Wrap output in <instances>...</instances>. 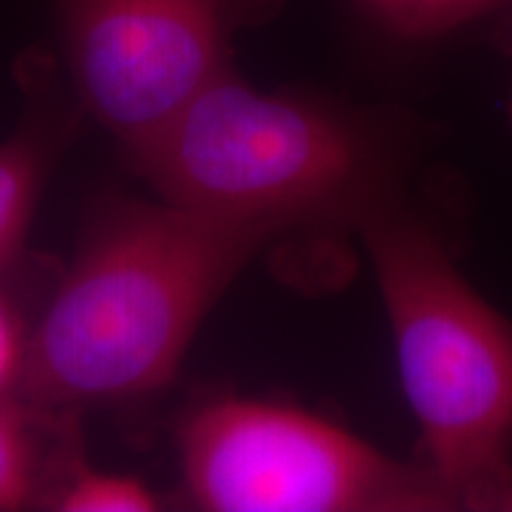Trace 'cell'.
<instances>
[{"label": "cell", "mask_w": 512, "mask_h": 512, "mask_svg": "<svg viewBox=\"0 0 512 512\" xmlns=\"http://www.w3.org/2000/svg\"><path fill=\"white\" fill-rule=\"evenodd\" d=\"M290 228L164 200L117 211L76 256L24 351V396L74 406L155 392L216 299Z\"/></svg>", "instance_id": "obj_1"}, {"label": "cell", "mask_w": 512, "mask_h": 512, "mask_svg": "<svg viewBox=\"0 0 512 512\" xmlns=\"http://www.w3.org/2000/svg\"><path fill=\"white\" fill-rule=\"evenodd\" d=\"M356 226L392 325L427 470L453 510H496L512 482V320L406 211L373 197Z\"/></svg>", "instance_id": "obj_2"}, {"label": "cell", "mask_w": 512, "mask_h": 512, "mask_svg": "<svg viewBox=\"0 0 512 512\" xmlns=\"http://www.w3.org/2000/svg\"><path fill=\"white\" fill-rule=\"evenodd\" d=\"M131 155L164 202L211 214L356 221L377 197L368 143L349 119L254 91L230 67Z\"/></svg>", "instance_id": "obj_3"}, {"label": "cell", "mask_w": 512, "mask_h": 512, "mask_svg": "<svg viewBox=\"0 0 512 512\" xmlns=\"http://www.w3.org/2000/svg\"><path fill=\"white\" fill-rule=\"evenodd\" d=\"M188 501L204 512L453 510L427 467L384 456L335 422L278 403L221 399L183 427Z\"/></svg>", "instance_id": "obj_4"}, {"label": "cell", "mask_w": 512, "mask_h": 512, "mask_svg": "<svg viewBox=\"0 0 512 512\" xmlns=\"http://www.w3.org/2000/svg\"><path fill=\"white\" fill-rule=\"evenodd\" d=\"M245 0H60L69 74L86 110L128 150L228 69Z\"/></svg>", "instance_id": "obj_5"}, {"label": "cell", "mask_w": 512, "mask_h": 512, "mask_svg": "<svg viewBox=\"0 0 512 512\" xmlns=\"http://www.w3.org/2000/svg\"><path fill=\"white\" fill-rule=\"evenodd\" d=\"M394 36L439 38L463 29H505L512 41V0H356Z\"/></svg>", "instance_id": "obj_6"}, {"label": "cell", "mask_w": 512, "mask_h": 512, "mask_svg": "<svg viewBox=\"0 0 512 512\" xmlns=\"http://www.w3.org/2000/svg\"><path fill=\"white\" fill-rule=\"evenodd\" d=\"M41 164L27 140L0 147V264L19 245L34 211Z\"/></svg>", "instance_id": "obj_7"}, {"label": "cell", "mask_w": 512, "mask_h": 512, "mask_svg": "<svg viewBox=\"0 0 512 512\" xmlns=\"http://www.w3.org/2000/svg\"><path fill=\"white\" fill-rule=\"evenodd\" d=\"M36 489L38 463L31 422L22 406L0 401V512L27 508Z\"/></svg>", "instance_id": "obj_8"}, {"label": "cell", "mask_w": 512, "mask_h": 512, "mask_svg": "<svg viewBox=\"0 0 512 512\" xmlns=\"http://www.w3.org/2000/svg\"><path fill=\"white\" fill-rule=\"evenodd\" d=\"M60 512H152L162 508L155 491L128 475L83 470L50 501Z\"/></svg>", "instance_id": "obj_9"}, {"label": "cell", "mask_w": 512, "mask_h": 512, "mask_svg": "<svg viewBox=\"0 0 512 512\" xmlns=\"http://www.w3.org/2000/svg\"><path fill=\"white\" fill-rule=\"evenodd\" d=\"M22 342H19V332L15 328V320L0 302V389L15 375H19L22 368Z\"/></svg>", "instance_id": "obj_10"}, {"label": "cell", "mask_w": 512, "mask_h": 512, "mask_svg": "<svg viewBox=\"0 0 512 512\" xmlns=\"http://www.w3.org/2000/svg\"><path fill=\"white\" fill-rule=\"evenodd\" d=\"M496 510H512V482H510L508 489L503 491V496H501V501H498Z\"/></svg>", "instance_id": "obj_11"}]
</instances>
